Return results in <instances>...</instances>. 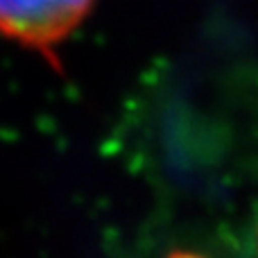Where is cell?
<instances>
[{
  "label": "cell",
  "mask_w": 258,
  "mask_h": 258,
  "mask_svg": "<svg viewBox=\"0 0 258 258\" xmlns=\"http://www.w3.org/2000/svg\"><path fill=\"white\" fill-rule=\"evenodd\" d=\"M93 7L95 0H0V36L54 63Z\"/></svg>",
  "instance_id": "cell-1"
},
{
  "label": "cell",
  "mask_w": 258,
  "mask_h": 258,
  "mask_svg": "<svg viewBox=\"0 0 258 258\" xmlns=\"http://www.w3.org/2000/svg\"><path fill=\"white\" fill-rule=\"evenodd\" d=\"M168 258H204V256H197V254H192V251H174V254H170Z\"/></svg>",
  "instance_id": "cell-2"
}]
</instances>
